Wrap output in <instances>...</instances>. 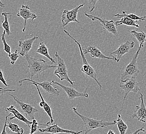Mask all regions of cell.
<instances>
[{
    "label": "cell",
    "mask_w": 146,
    "mask_h": 134,
    "mask_svg": "<svg viewBox=\"0 0 146 134\" xmlns=\"http://www.w3.org/2000/svg\"><path fill=\"white\" fill-rule=\"evenodd\" d=\"M55 56L57 58L58 62L56 69L54 71V74L61 81L65 80L70 83L72 86H73L75 81H72L68 77L67 68L64 59L59 56L58 52H56Z\"/></svg>",
    "instance_id": "8992f818"
},
{
    "label": "cell",
    "mask_w": 146,
    "mask_h": 134,
    "mask_svg": "<svg viewBox=\"0 0 146 134\" xmlns=\"http://www.w3.org/2000/svg\"><path fill=\"white\" fill-rule=\"evenodd\" d=\"M9 57L11 60V64L14 65L19 57V52H18L17 50H16L14 52L9 54Z\"/></svg>",
    "instance_id": "f1b7e54d"
},
{
    "label": "cell",
    "mask_w": 146,
    "mask_h": 134,
    "mask_svg": "<svg viewBox=\"0 0 146 134\" xmlns=\"http://www.w3.org/2000/svg\"><path fill=\"white\" fill-rule=\"evenodd\" d=\"M0 93H1V95H2L3 93H5L6 92H14L15 91V89H4L2 87H1L0 88Z\"/></svg>",
    "instance_id": "d6a6232c"
},
{
    "label": "cell",
    "mask_w": 146,
    "mask_h": 134,
    "mask_svg": "<svg viewBox=\"0 0 146 134\" xmlns=\"http://www.w3.org/2000/svg\"><path fill=\"white\" fill-rule=\"evenodd\" d=\"M107 134H115V133L113 131H112V130H109V131H108V133H107Z\"/></svg>",
    "instance_id": "e575fe53"
},
{
    "label": "cell",
    "mask_w": 146,
    "mask_h": 134,
    "mask_svg": "<svg viewBox=\"0 0 146 134\" xmlns=\"http://www.w3.org/2000/svg\"><path fill=\"white\" fill-rule=\"evenodd\" d=\"M143 132V133H145V129H144V127H141L140 129H138L137 130H136L135 132H134L133 133V134H139V132Z\"/></svg>",
    "instance_id": "836d02e7"
},
{
    "label": "cell",
    "mask_w": 146,
    "mask_h": 134,
    "mask_svg": "<svg viewBox=\"0 0 146 134\" xmlns=\"http://www.w3.org/2000/svg\"><path fill=\"white\" fill-rule=\"evenodd\" d=\"M5 31H3L2 36H1V40L3 42V45H4V51L6 53H7L8 54H9L11 53V47L9 45L7 44V43L6 41L5 40Z\"/></svg>",
    "instance_id": "4316f807"
},
{
    "label": "cell",
    "mask_w": 146,
    "mask_h": 134,
    "mask_svg": "<svg viewBox=\"0 0 146 134\" xmlns=\"http://www.w3.org/2000/svg\"><path fill=\"white\" fill-rule=\"evenodd\" d=\"M0 3H1V7H5V5H4V4H3L1 1V2H0Z\"/></svg>",
    "instance_id": "d590c367"
},
{
    "label": "cell",
    "mask_w": 146,
    "mask_h": 134,
    "mask_svg": "<svg viewBox=\"0 0 146 134\" xmlns=\"http://www.w3.org/2000/svg\"><path fill=\"white\" fill-rule=\"evenodd\" d=\"M100 0H88V6L89 9V11L92 12L96 8V3Z\"/></svg>",
    "instance_id": "f546056e"
},
{
    "label": "cell",
    "mask_w": 146,
    "mask_h": 134,
    "mask_svg": "<svg viewBox=\"0 0 146 134\" xmlns=\"http://www.w3.org/2000/svg\"><path fill=\"white\" fill-rule=\"evenodd\" d=\"M72 109L75 112V114H76V115L78 116L81 118L82 121L84 123V133L85 134L89 133V132L95 129L105 128L107 127L116 125L115 120H113V122L105 121L102 120H96L81 115L78 112L76 107H73L72 108Z\"/></svg>",
    "instance_id": "6da1fadb"
},
{
    "label": "cell",
    "mask_w": 146,
    "mask_h": 134,
    "mask_svg": "<svg viewBox=\"0 0 146 134\" xmlns=\"http://www.w3.org/2000/svg\"><path fill=\"white\" fill-rule=\"evenodd\" d=\"M86 17L90 18L94 21L95 20H98L100 23L101 24L102 28L103 29V31H106L110 33L111 34L115 36L118 35V31L117 29V25L115 22L113 20H108L104 18H102L100 17H96L91 14H89L86 12L84 13Z\"/></svg>",
    "instance_id": "ba28073f"
},
{
    "label": "cell",
    "mask_w": 146,
    "mask_h": 134,
    "mask_svg": "<svg viewBox=\"0 0 146 134\" xmlns=\"http://www.w3.org/2000/svg\"><path fill=\"white\" fill-rule=\"evenodd\" d=\"M131 33L139 43V47L143 48L145 42L146 41V34L144 32H137L136 30H132Z\"/></svg>",
    "instance_id": "7402d4cb"
},
{
    "label": "cell",
    "mask_w": 146,
    "mask_h": 134,
    "mask_svg": "<svg viewBox=\"0 0 146 134\" xmlns=\"http://www.w3.org/2000/svg\"><path fill=\"white\" fill-rule=\"evenodd\" d=\"M11 14L10 12H3L2 14V15L4 17V20L2 21V26L4 28V30L5 31L6 34L7 36H9L11 34V32L10 30V26L9 21V15Z\"/></svg>",
    "instance_id": "d4e9b609"
},
{
    "label": "cell",
    "mask_w": 146,
    "mask_h": 134,
    "mask_svg": "<svg viewBox=\"0 0 146 134\" xmlns=\"http://www.w3.org/2000/svg\"><path fill=\"white\" fill-rule=\"evenodd\" d=\"M17 16L21 17L24 19V25L23 29V33L25 32L27 20L31 19V22H33V20L37 18L36 14L31 12L30 6L28 5L24 4L22 5L21 7L19 9H18L17 11Z\"/></svg>",
    "instance_id": "30bf717a"
},
{
    "label": "cell",
    "mask_w": 146,
    "mask_h": 134,
    "mask_svg": "<svg viewBox=\"0 0 146 134\" xmlns=\"http://www.w3.org/2000/svg\"><path fill=\"white\" fill-rule=\"evenodd\" d=\"M7 127H8L10 129V131H13L15 133L17 134H23L24 133V130L22 128H20L19 125L13 123L11 122H9V123L7 124Z\"/></svg>",
    "instance_id": "484cf974"
},
{
    "label": "cell",
    "mask_w": 146,
    "mask_h": 134,
    "mask_svg": "<svg viewBox=\"0 0 146 134\" xmlns=\"http://www.w3.org/2000/svg\"><path fill=\"white\" fill-rule=\"evenodd\" d=\"M141 49V48L139 47L131 62L124 68L123 71L121 74V81H124L132 78H136L140 72L137 66V58Z\"/></svg>",
    "instance_id": "277c9868"
},
{
    "label": "cell",
    "mask_w": 146,
    "mask_h": 134,
    "mask_svg": "<svg viewBox=\"0 0 146 134\" xmlns=\"http://www.w3.org/2000/svg\"><path fill=\"white\" fill-rule=\"evenodd\" d=\"M34 86H35L36 87L37 90L38 91V93L39 94V97L41 99V101L39 103V105L41 108H42L43 110H44V112L48 115L49 117L50 118V121L48 122L47 123V125H48L49 124H53L54 123V120L53 119V117H52V109L51 106L48 104L46 101L44 100V99L42 97V95L40 92V91L39 90V87H38V85H37L36 84H33Z\"/></svg>",
    "instance_id": "d6986e66"
},
{
    "label": "cell",
    "mask_w": 146,
    "mask_h": 134,
    "mask_svg": "<svg viewBox=\"0 0 146 134\" xmlns=\"http://www.w3.org/2000/svg\"><path fill=\"white\" fill-rule=\"evenodd\" d=\"M46 126V124H40L38 123V122L37 121V120L35 119H33L32 120V124L31 125V128H30V134H33L36 133V131H38V125Z\"/></svg>",
    "instance_id": "83f0119b"
},
{
    "label": "cell",
    "mask_w": 146,
    "mask_h": 134,
    "mask_svg": "<svg viewBox=\"0 0 146 134\" xmlns=\"http://www.w3.org/2000/svg\"><path fill=\"white\" fill-rule=\"evenodd\" d=\"M24 81H31L32 84H36L38 86L42 87V89L49 94L54 95H56L57 97L59 96L60 95V91L57 89V87L53 86L52 85V84L49 81H44L39 83V82L33 81L31 78H25V79L18 81V83L20 84V86H22L23 82Z\"/></svg>",
    "instance_id": "8fae6325"
},
{
    "label": "cell",
    "mask_w": 146,
    "mask_h": 134,
    "mask_svg": "<svg viewBox=\"0 0 146 134\" xmlns=\"http://www.w3.org/2000/svg\"><path fill=\"white\" fill-rule=\"evenodd\" d=\"M38 37L37 36H34L31 38L29 39H21L19 41L18 46L21 48V51L19 52V54L21 56H25L31 50L32 48V45L35 40L38 39Z\"/></svg>",
    "instance_id": "9a60e30c"
},
{
    "label": "cell",
    "mask_w": 146,
    "mask_h": 134,
    "mask_svg": "<svg viewBox=\"0 0 146 134\" xmlns=\"http://www.w3.org/2000/svg\"><path fill=\"white\" fill-rule=\"evenodd\" d=\"M85 3H83L79 6H77L74 9L69 10H64L61 16V22L63 28L68 24L70 22H77L80 23L77 19V16L79 9L84 7Z\"/></svg>",
    "instance_id": "52a82bcc"
},
{
    "label": "cell",
    "mask_w": 146,
    "mask_h": 134,
    "mask_svg": "<svg viewBox=\"0 0 146 134\" xmlns=\"http://www.w3.org/2000/svg\"><path fill=\"white\" fill-rule=\"evenodd\" d=\"M115 122L120 134H126L127 130V124L124 122L123 120L121 118L120 114H118V118L115 120Z\"/></svg>",
    "instance_id": "cb8c5ba5"
},
{
    "label": "cell",
    "mask_w": 146,
    "mask_h": 134,
    "mask_svg": "<svg viewBox=\"0 0 146 134\" xmlns=\"http://www.w3.org/2000/svg\"><path fill=\"white\" fill-rule=\"evenodd\" d=\"M9 95L13 97L14 100L16 102V103L19 105L23 112L25 114L26 117L32 120L34 119L35 114L38 112V110L36 108H35L32 105L25 103L18 100L17 98L14 95L9 94Z\"/></svg>",
    "instance_id": "5bb4252c"
},
{
    "label": "cell",
    "mask_w": 146,
    "mask_h": 134,
    "mask_svg": "<svg viewBox=\"0 0 146 134\" xmlns=\"http://www.w3.org/2000/svg\"><path fill=\"white\" fill-rule=\"evenodd\" d=\"M84 54H90L91 57L94 58H99L101 59H107V60H112L115 61V58L114 57H108L105 55L98 48L95 46H89L86 49H83Z\"/></svg>",
    "instance_id": "e0dca14e"
},
{
    "label": "cell",
    "mask_w": 146,
    "mask_h": 134,
    "mask_svg": "<svg viewBox=\"0 0 146 134\" xmlns=\"http://www.w3.org/2000/svg\"><path fill=\"white\" fill-rule=\"evenodd\" d=\"M141 103L139 105L135 106L134 114L132 115L133 118H136L141 122L146 123V107L143 100V95L141 93H140Z\"/></svg>",
    "instance_id": "4fadbf2b"
},
{
    "label": "cell",
    "mask_w": 146,
    "mask_h": 134,
    "mask_svg": "<svg viewBox=\"0 0 146 134\" xmlns=\"http://www.w3.org/2000/svg\"><path fill=\"white\" fill-rule=\"evenodd\" d=\"M11 115H12L11 113H10L9 115H7L6 116L5 118V122H4V127H3V131L1 132V134H7V133L6 131V127H7V122L8 120V117H10Z\"/></svg>",
    "instance_id": "4dcf8cb0"
},
{
    "label": "cell",
    "mask_w": 146,
    "mask_h": 134,
    "mask_svg": "<svg viewBox=\"0 0 146 134\" xmlns=\"http://www.w3.org/2000/svg\"><path fill=\"white\" fill-rule=\"evenodd\" d=\"M25 58L28 64V68L31 74V78L32 79L34 76H38L39 74L44 72L45 71L51 68H56L57 66L50 65L46 63L44 59L36 58L29 56L28 53L26 54Z\"/></svg>",
    "instance_id": "7a4b0ae2"
},
{
    "label": "cell",
    "mask_w": 146,
    "mask_h": 134,
    "mask_svg": "<svg viewBox=\"0 0 146 134\" xmlns=\"http://www.w3.org/2000/svg\"><path fill=\"white\" fill-rule=\"evenodd\" d=\"M36 52V53H38L40 55L45 56L46 58H47L51 62L56 64L54 59L50 56L48 52V48L44 42H41L39 43L38 48L37 49Z\"/></svg>",
    "instance_id": "44dd1931"
},
{
    "label": "cell",
    "mask_w": 146,
    "mask_h": 134,
    "mask_svg": "<svg viewBox=\"0 0 146 134\" xmlns=\"http://www.w3.org/2000/svg\"><path fill=\"white\" fill-rule=\"evenodd\" d=\"M63 31H64L65 33L68 35V36L71 39H73V41L75 42L78 46L79 49L80 51V55H81V57H82V68H81V71L84 73L85 76H86L87 78L93 79L96 81L97 84L98 85L100 89H101L102 88H103V87L97 79V74L96 73V71L92 67L90 66V64H89L87 59L85 57L84 51H83V49H82V45H81L80 43L73 36H72L70 35V34L69 33V32H68V31H66L65 30H64Z\"/></svg>",
    "instance_id": "3957f363"
},
{
    "label": "cell",
    "mask_w": 146,
    "mask_h": 134,
    "mask_svg": "<svg viewBox=\"0 0 146 134\" xmlns=\"http://www.w3.org/2000/svg\"></svg>",
    "instance_id": "8d00e7d4"
},
{
    "label": "cell",
    "mask_w": 146,
    "mask_h": 134,
    "mask_svg": "<svg viewBox=\"0 0 146 134\" xmlns=\"http://www.w3.org/2000/svg\"><path fill=\"white\" fill-rule=\"evenodd\" d=\"M139 21L132 19L127 17H123L120 18V20L115 22L117 26L120 25H125L128 26H133L136 28H139V25L138 24Z\"/></svg>",
    "instance_id": "ffe728a7"
},
{
    "label": "cell",
    "mask_w": 146,
    "mask_h": 134,
    "mask_svg": "<svg viewBox=\"0 0 146 134\" xmlns=\"http://www.w3.org/2000/svg\"><path fill=\"white\" fill-rule=\"evenodd\" d=\"M0 73H1V76H0V80H1V81L3 83V84H4L5 86H8L9 85L6 83V81L5 78H4L3 72H2V71L1 70H0Z\"/></svg>",
    "instance_id": "1f68e13d"
},
{
    "label": "cell",
    "mask_w": 146,
    "mask_h": 134,
    "mask_svg": "<svg viewBox=\"0 0 146 134\" xmlns=\"http://www.w3.org/2000/svg\"><path fill=\"white\" fill-rule=\"evenodd\" d=\"M4 109L6 112L11 113L13 115H14V117L9 118V120H12L14 119H17L20 121L25 123V124L28 126L29 129L31 128V125L32 124V121H31L29 120L26 117L24 116L21 113H20L14 105H11L9 107L7 108H5Z\"/></svg>",
    "instance_id": "2e32d148"
},
{
    "label": "cell",
    "mask_w": 146,
    "mask_h": 134,
    "mask_svg": "<svg viewBox=\"0 0 146 134\" xmlns=\"http://www.w3.org/2000/svg\"><path fill=\"white\" fill-rule=\"evenodd\" d=\"M119 87L123 90L124 91V95L123 99V102L122 104L121 110L123 108L124 103L125 101L127 98V96L131 92L137 93L140 91V88L139 87V84L136 78H132L127 79L124 81H121V82L119 84Z\"/></svg>",
    "instance_id": "5b68a950"
},
{
    "label": "cell",
    "mask_w": 146,
    "mask_h": 134,
    "mask_svg": "<svg viewBox=\"0 0 146 134\" xmlns=\"http://www.w3.org/2000/svg\"><path fill=\"white\" fill-rule=\"evenodd\" d=\"M51 83L52 84L56 85L62 88V89L64 90L65 92L66 93V94H67L68 96V98L69 99V100H74L75 98H82V97H84V98H89V95L87 92V88H86V89L85 90V91L84 92H79L73 87L66 86L65 85H63L62 84L59 83L58 81H56L55 80H52Z\"/></svg>",
    "instance_id": "9c48e42d"
},
{
    "label": "cell",
    "mask_w": 146,
    "mask_h": 134,
    "mask_svg": "<svg viewBox=\"0 0 146 134\" xmlns=\"http://www.w3.org/2000/svg\"><path fill=\"white\" fill-rule=\"evenodd\" d=\"M113 16L115 17H117L118 18H121L122 17H127L132 19L136 21H144L146 19V16L145 17H140L138 16L137 14H127V11H123L121 12V14H113Z\"/></svg>",
    "instance_id": "603a6c76"
},
{
    "label": "cell",
    "mask_w": 146,
    "mask_h": 134,
    "mask_svg": "<svg viewBox=\"0 0 146 134\" xmlns=\"http://www.w3.org/2000/svg\"><path fill=\"white\" fill-rule=\"evenodd\" d=\"M38 131L40 133H49L52 134L56 133H66V134H81L84 133L83 131H70L69 129L61 128L58 124H54L52 125L47 126L45 129H38Z\"/></svg>",
    "instance_id": "ac0fdd59"
},
{
    "label": "cell",
    "mask_w": 146,
    "mask_h": 134,
    "mask_svg": "<svg viewBox=\"0 0 146 134\" xmlns=\"http://www.w3.org/2000/svg\"><path fill=\"white\" fill-rule=\"evenodd\" d=\"M135 43L134 41H127L125 42L121 43L119 48L116 50L112 52L111 54L115 55V62H120L121 58L124 54L129 53L130 50L134 48Z\"/></svg>",
    "instance_id": "7c38bea8"
}]
</instances>
